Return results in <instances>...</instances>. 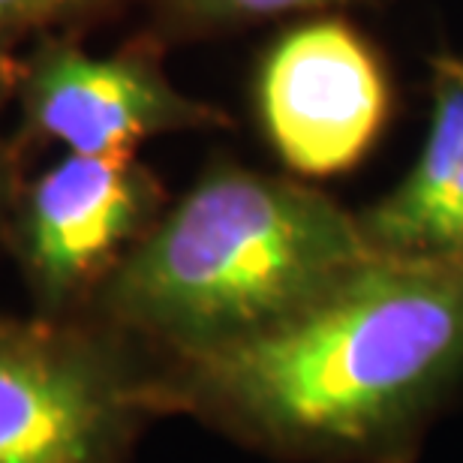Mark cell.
I'll list each match as a JSON object with an SVG mask.
<instances>
[{
    "label": "cell",
    "mask_w": 463,
    "mask_h": 463,
    "mask_svg": "<svg viewBox=\"0 0 463 463\" xmlns=\"http://www.w3.org/2000/svg\"><path fill=\"white\" fill-rule=\"evenodd\" d=\"M160 373L165 412L247 449L403 463L463 388V265L373 253L277 328Z\"/></svg>",
    "instance_id": "1"
},
{
    "label": "cell",
    "mask_w": 463,
    "mask_h": 463,
    "mask_svg": "<svg viewBox=\"0 0 463 463\" xmlns=\"http://www.w3.org/2000/svg\"><path fill=\"white\" fill-rule=\"evenodd\" d=\"M370 256L358 217L328 196L226 163L154 220L88 317L184 364L277 328Z\"/></svg>",
    "instance_id": "2"
},
{
    "label": "cell",
    "mask_w": 463,
    "mask_h": 463,
    "mask_svg": "<svg viewBox=\"0 0 463 463\" xmlns=\"http://www.w3.org/2000/svg\"><path fill=\"white\" fill-rule=\"evenodd\" d=\"M160 364L94 317L0 313V463H133Z\"/></svg>",
    "instance_id": "3"
},
{
    "label": "cell",
    "mask_w": 463,
    "mask_h": 463,
    "mask_svg": "<svg viewBox=\"0 0 463 463\" xmlns=\"http://www.w3.org/2000/svg\"><path fill=\"white\" fill-rule=\"evenodd\" d=\"M163 214L133 154H70L18 190L6 244L40 317H88L99 289Z\"/></svg>",
    "instance_id": "4"
},
{
    "label": "cell",
    "mask_w": 463,
    "mask_h": 463,
    "mask_svg": "<svg viewBox=\"0 0 463 463\" xmlns=\"http://www.w3.org/2000/svg\"><path fill=\"white\" fill-rule=\"evenodd\" d=\"M259 115L274 151L304 178L352 169L383 129L388 85L367 43L340 22L283 33L259 70Z\"/></svg>",
    "instance_id": "5"
},
{
    "label": "cell",
    "mask_w": 463,
    "mask_h": 463,
    "mask_svg": "<svg viewBox=\"0 0 463 463\" xmlns=\"http://www.w3.org/2000/svg\"><path fill=\"white\" fill-rule=\"evenodd\" d=\"M22 103L27 124L70 154H133L151 136L223 120L142 58H97L63 43L31 61Z\"/></svg>",
    "instance_id": "6"
},
{
    "label": "cell",
    "mask_w": 463,
    "mask_h": 463,
    "mask_svg": "<svg viewBox=\"0 0 463 463\" xmlns=\"http://www.w3.org/2000/svg\"><path fill=\"white\" fill-rule=\"evenodd\" d=\"M376 256L463 265V58L433 63L430 124L397 187L358 214Z\"/></svg>",
    "instance_id": "7"
},
{
    "label": "cell",
    "mask_w": 463,
    "mask_h": 463,
    "mask_svg": "<svg viewBox=\"0 0 463 463\" xmlns=\"http://www.w3.org/2000/svg\"><path fill=\"white\" fill-rule=\"evenodd\" d=\"M181 13L196 22H250V18L304 13V9H322L344 0H175Z\"/></svg>",
    "instance_id": "8"
},
{
    "label": "cell",
    "mask_w": 463,
    "mask_h": 463,
    "mask_svg": "<svg viewBox=\"0 0 463 463\" xmlns=\"http://www.w3.org/2000/svg\"><path fill=\"white\" fill-rule=\"evenodd\" d=\"M81 0H0V36L18 27L43 24L76 9Z\"/></svg>",
    "instance_id": "9"
},
{
    "label": "cell",
    "mask_w": 463,
    "mask_h": 463,
    "mask_svg": "<svg viewBox=\"0 0 463 463\" xmlns=\"http://www.w3.org/2000/svg\"><path fill=\"white\" fill-rule=\"evenodd\" d=\"M18 187L13 181V165H9L6 151L0 147V244H6L9 223H13V211H15Z\"/></svg>",
    "instance_id": "10"
},
{
    "label": "cell",
    "mask_w": 463,
    "mask_h": 463,
    "mask_svg": "<svg viewBox=\"0 0 463 463\" xmlns=\"http://www.w3.org/2000/svg\"><path fill=\"white\" fill-rule=\"evenodd\" d=\"M13 79H15L13 61H9V52H6V45H4V36H0V103H4L6 94H9V88H13Z\"/></svg>",
    "instance_id": "11"
}]
</instances>
